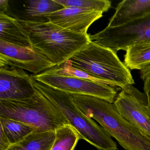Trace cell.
Instances as JSON below:
<instances>
[{
  "label": "cell",
  "instance_id": "cell-11",
  "mask_svg": "<svg viewBox=\"0 0 150 150\" xmlns=\"http://www.w3.org/2000/svg\"><path fill=\"white\" fill-rule=\"evenodd\" d=\"M103 13L75 7H64L48 15V21L72 32L86 34L88 28L101 18Z\"/></svg>",
  "mask_w": 150,
  "mask_h": 150
},
{
  "label": "cell",
  "instance_id": "cell-20",
  "mask_svg": "<svg viewBox=\"0 0 150 150\" xmlns=\"http://www.w3.org/2000/svg\"><path fill=\"white\" fill-rule=\"evenodd\" d=\"M52 69L55 73L59 75L86 80L99 84L109 85L114 87L110 82L94 77L88 73L73 66L70 60L67 61L59 67H55Z\"/></svg>",
  "mask_w": 150,
  "mask_h": 150
},
{
  "label": "cell",
  "instance_id": "cell-16",
  "mask_svg": "<svg viewBox=\"0 0 150 150\" xmlns=\"http://www.w3.org/2000/svg\"><path fill=\"white\" fill-rule=\"evenodd\" d=\"M0 128L4 131L11 144L19 142L37 130L35 127L24 123L2 117H0Z\"/></svg>",
  "mask_w": 150,
  "mask_h": 150
},
{
  "label": "cell",
  "instance_id": "cell-8",
  "mask_svg": "<svg viewBox=\"0 0 150 150\" xmlns=\"http://www.w3.org/2000/svg\"><path fill=\"white\" fill-rule=\"evenodd\" d=\"M113 104L125 120L150 137V113L144 93L132 85L127 86L117 94Z\"/></svg>",
  "mask_w": 150,
  "mask_h": 150
},
{
  "label": "cell",
  "instance_id": "cell-14",
  "mask_svg": "<svg viewBox=\"0 0 150 150\" xmlns=\"http://www.w3.org/2000/svg\"><path fill=\"white\" fill-rule=\"evenodd\" d=\"M56 137V131L40 132L36 130L6 150H50Z\"/></svg>",
  "mask_w": 150,
  "mask_h": 150
},
{
  "label": "cell",
  "instance_id": "cell-19",
  "mask_svg": "<svg viewBox=\"0 0 150 150\" xmlns=\"http://www.w3.org/2000/svg\"><path fill=\"white\" fill-rule=\"evenodd\" d=\"M64 7H75L103 13L108 11L111 2L108 0H55Z\"/></svg>",
  "mask_w": 150,
  "mask_h": 150
},
{
  "label": "cell",
  "instance_id": "cell-3",
  "mask_svg": "<svg viewBox=\"0 0 150 150\" xmlns=\"http://www.w3.org/2000/svg\"><path fill=\"white\" fill-rule=\"evenodd\" d=\"M32 83L36 91L59 109L69 125L79 133L81 139L86 140L98 150H118L116 143L106 131L76 107L70 94L37 81L33 75Z\"/></svg>",
  "mask_w": 150,
  "mask_h": 150
},
{
  "label": "cell",
  "instance_id": "cell-17",
  "mask_svg": "<svg viewBox=\"0 0 150 150\" xmlns=\"http://www.w3.org/2000/svg\"><path fill=\"white\" fill-rule=\"evenodd\" d=\"M79 133L70 125H65L56 130V137L50 150H74L79 140Z\"/></svg>",
  "mask_w": 150,
  "mask_h": 150
},
{
  "label": "cell",
  "instance_id": "cell-9",
  "mask_svg": "<svg viewBox=\"0 0 150 150\" xmlns=\"http://www.w3.org/2000/svg\"><path fill=\"white\" fill-rule=\"evenodd\" d=\"M5 65L21 68L34 75L56 67L46 57L34 49L0 40V67Z\"/></svg>",
  "mask_w": 150,
  "mask_h": 150
},
{
  "label": "cell",
  "instance_id": "cell-21",
  "mask_svg": "<svg viewBox=\"0 0 150 150\" xmlns=\"http://www.w3.org/2000/svg\"><path fill=\"white\" fill-rule=\"evenodd\" d=\"M11 144L1 128H0V150H6Z\"/></svg>",
  "mask_w": 150,
  "mask_h": 150
},
{
  "label": "cell",
  "instance_id": "cell-23",
  "mask_svg": "<svg viewBox=\"0 0 150 150\" xmlns=\"http://www.w3.org/2000/svg\"><path fill=\"white\" fill-rule=\"evenodd\" d=\"M139 75L141 79L144 81L150 75V65L140 71Z\"/></svg>",
  "mask_w": 150,
  "mask_h": 150
},
{
  "label": "cell",
  "instance_id": "cell-15",
  "mask_svg": "<svg viewBox=\"0 0 150 150\" xmlns=\"http://www.w3.org/2000/svg\"><path fill=\"white\" fill-rule=\"evenodd\" d=\"M124 64L129 70L139 71L150 65V42L129 47L124 55Z\"/></svg>",
  "mask_w": 150,
  "mask_h": 150
},
{
  "label": "cell",
  "instance_id": "cell-13",
  "mask_svg": "<svg viewBox=\"0 0 150 150\" xmlns=\"http://www.w3.org/2000/svg\"><path fill=\"white\" fill-rule=\"evenodd\" d=\"M150 12V0H124L118 3L108 27L123 25Z\"/></svg>",
  "mask_w": 150,
  "mask_h": 150
},
{
  "label": "cell",
  "instance_id": "cell-24",
  "mask_svg": "<svg viewBox=\"0 0 150 150\" xmlns=\"http://www.w3.org/2000/svg\"><path fill=\"white\" fill-rule=\"evenodd\" d=\"M8 1L0 0V12L5 13L7 11L8 7Z\"/></svg>",
  "mask_w": 150,
  "mask_h": 150
},
{
  "label": "cell",
  "instance_id": "cell-1",
  "mask_svg": "<svg viewBox=\"0 0 150 150\" xmlns=\"http://www.w3.org/2000/svg\"><path fill=\"white\" fill-rule=\"evenodd\" d=\"M76 107L99 123L125 150H150V137L127 122L113 103L87 95L72 94Z\"/></svg>",
  "mask_w": 150,
  "mask_h": 150
},
{
  "label": "cell",
  "instance_id": "cell-2",
  "mask_svg": "<svg viewBox=\"0 0 150 150\" xmlns=\"http://www.w3.org/2000/svg\"><path fill=\"white\" fill-rule=\"evenodd\" d=\"M17 20L29 33L33 49L57 67L91 42L89 34L75 33L49 21Z\"/></svg>",
  "mask_w": 150,
  "mask_h": 150
},
{
  "label": "cell",
  "instance_id": "cell-10",
  "mask_svg": "<svg viewBox=\"0 0 150 150\" xmlns=\"http://www.w3.org/2000/svg\"><path fill=\"white\" fill-rule=\"evenodd\" d=\"M35 94L32 75L15 67H0V100H21Z\"/></svg>",
  "mask_w": 150,
  "mask_h": 150
},
{
  "label": "cell",
  "instance_id": "cell-12",
  "mask_svg": "<svg viewBox=\"0 0 150 150\" xmlns=\"http://www.w3.org/2000/svg\"><path fill=\"white\" fill-rule=\"evenodd\" d=\"M0 40L10 44L33 49L28 30L17 19L2 12H0Z\"/></svg>",
  "mask_w": 150,
  "mask_h": 150
},
{
  "label": "cell",
  "instance_id": "cell-5",
  "mask_svg": "<svg viewBox=\"0 0 150 150\" xmlns=\"http://www.w3.org/2000/svg\"><path fill=\"white\" fill-rule=\"evenodd\" d=\"M70 60L73 66L110 82L114 87L135 84L129 69L112 50L91 42Z\"/></svg>",
  "mask_w": 150,
  "mask_h": 150
},
{
  "label": "cell",
  "instance_id": "cell-7",
  "mask_svg": "<svg viewBox=\"0 0 150 150\" xmlns=\"http://www.w3.org/2000/svg\"><path fill=\"white\" fill-rule=\"evenodd\" d=\"M35 80L63 92L95 96L113 103L117 93L115 87L74 77L55 73L52 69L37 75Z\"/></svg>",
  "mask_w": 150,
  "mask_h": 150
},
{
  "label": "cell",
  "instance_id": "cell-4",
  "mask_svg": "<svg viewBox=\"0 0 150 150\" xmlns=\"http://www.w3.org/2000/svg\"><path fill=\"white\" fill-rule=\"evenodd\" d=\"M35 92V95L26 99L0 100V117L24 123L40 132L56 131L61 126L69 124L51 101Z\"/></svg>",
  "mask_w": 150,
  "mask_h": 150
},
{
  "label": "cell",
  "instance_id": "cell-6",
  "mask_svg": "<svg viewBox=\"0 0 150 150\" xmlns=\"http://www.w3.org/2000/svg\"><path fill=\"white\" fill-rule=\"evenodd\" d=\"M90 41L117 53L126 51L131 46L150 42V12L117 27L107 26L94 35H89Z\"/></svg>",
  "mask_w": 150,
  "mask_h": 150
},
{
  "label": "cell",
  "instance_id": "cell-22",
  "mask_svg": "<svg viewBox=\"0 0 150 150\" xmlns=\"http://www.w3.org/2000/svg\"><path fill=\"white\" fill-rule=\"evenodd\" d=\"M144 90L147 98V108L150 113V75L144 80Z\"/></svg>",
  "mask_w": 150,
  "mask_h": 150
},
{
  "label": "cell",
  "instance_id": "cell-18",
  "mask_svg": "<svg viewBox=\"0 0 150 150\" xmlns=\"http://www.w3.org/2000/svg\"><path fill=\"white\" fill-rule=\"evenodd\" d=\"M64 7L55 0H32L28 2L26 8V15L29 17L44 22L48 15L61 10Z\"/></svg>",
  "mask_w": 150,
  "mask_h": 150
}]
</instances>
